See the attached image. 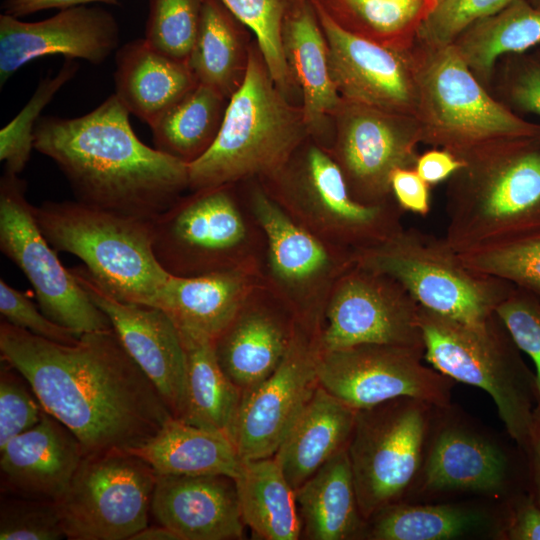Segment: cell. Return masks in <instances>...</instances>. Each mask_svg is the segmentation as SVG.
Returning <instances> with one entry per match:
<instances>
[{
	"instance_id": "cell-21",
	"label": "cell",
	"mask_w": 540,
	"mask_h": 540,
	"mask_svg": "<svg viewBox=\"0 0 540 540\" xmlns=\"http://www.w3.org/2000/svg\"><path fill=\"white\" fill-rule=\"evenodd\" d=\"M120 29L106 9L77 6L36 22L0 15V84L40 57L63 55L91 64L103 63L119 48Z\"/></svg>"
},
{
	"instance_id": "cell-3",
	"label": "cell",
	"mask_w": 540,
	"mask_h": 540,
	"mask_svg": "<svg viewBox=\"0 0 540 540\" xmlns=\"http://www.w3.org/2000/svg\"><path fill=\"white\" fill-rule=\"evenodd\" d=\"M308 134L302 109L277 87L258 46H250L245 78L228 101L215 141L188 164V189L270 177L289 162Z\"/></svg>"
},
{
	"instance_id": "cell-53",
	"label": "cell",
	"mask_w": 540,
	"mask_h": 540,
	"mask_svg": "<svg viewBox=\"0 0 540 540\" xmlns=\"http://www.w3.org/2000/svg\"><path fill=\"white\" fill-rule=\"evenodd\" d=\"M526 461L527 490L540 506V405L526 447L522 451Z\"/></svg>"
},
{
	"instance_id": "cell-6",
	"label": "cell",
	"mask_w": 540,
	"mask_h": 540,
	"mask_svg": "<svg viewBox=\"0 0 540 540\" xmlns=\"http://www.w3.org/2000/svg\"><path fill=\"white\" fill-rule=\"evenodd\" d=\"M34 217L57 252L80 258L120 301L154 306L170 274L152 248V220L98 209L78 201L33 205Z\"/></svg>"
},
{
	"instance_id": "cell-25",
	"label": "cell",
	"mask_w": 540,
	"mask_h": 540,
	"mask_svg": "<svg viewBox=\"0 0 540 540\" xmlns=\"http://www.w3.org/2000/svg\"><path fill=\"white\" fill-rule=\"evenodd\" d=\"M422 489L429 493L470 491L515 494L527 488V474L515 472L506 452L460 427H445L426 453Z\"/></svg>"
},
{
	"instance_id": "cell-30",
	"label": "cell",
	"mask_w": 540,
	"mask_h": 540,
	"mask_svg": "<svg viewBox=\"0 0 540 540\" xmlns=\"http://www.w3.org/2000/svg\"><path fill=\"white\" fill-rule=\"evenodd\" d=\"M308 540H350L364 536L361 515L347 449L334 455L315 474L295 489Z\"/></svg>"
},
{
	"instance_id": "cell-23",
	"label": "cell",
	"mask_w": 540,
	"mask_h": 540,
	"mask_svg": "<svg viewBox=\"0 0 540 540\" xmlns=\"http://www.w3.org/2000/svg\"><path fill=\"white\" fill-rule=\"evenodd\" d=\"M151 513L181 540L244 538L234 478L225 475H157Z\"/></svg>"
},
{
	"instance_id": "cell-2",
	"label": "cell",
	"mask_w": 540,
	"mask_h": 540,
	"mask_svg": "<svg viewBox=\"0 0 540 540\" xmlns=\"http://www.w3.org/2000/svg\"><path fill=\"white\" fill-rule=\"evenodd\" d=\"M115 94L75 118L41 116L33 147L50 158L76 201L153 220L188 189V164L145 145Z\"/></svg>"
},
{
	"instance_id": "cell-35",
	"label": "cell",
	"mask_w": 540,
	"mask_h": 540,
	"mask_svg": "<svg viewBox=\"0 0 540 540\" xmlns=\"http://www.w3.org/2000/svg\"><path fill=\"white\" fill-rule=\"evenodd\" d=\"M341 29L401 50H412L438 0H312Z\"/></svg>"
},
{
	"instance_id": "cell-9",
	"label": "cell",
	"mask_w": 540,
	"mask_h": 540,
	"mask_svg": "<svg viewBox=\"0 0 540 540\" xmlns=\"http://www.w3.org/2000/svg\"><path fill=\"white\" fill-rule=\"evenodd\" d=\"M233 186L192 191L152 220L153 252L168 274L264 267V235L248 209L244 213Z\"/></svg>"
},
{
	"instance_id": "cell-12",
	"label": "cell",
	"mask_w": 540,
	"mask_h": 540,
	"mask_svg": "<svg viewBox=\"0 0 540 540\" xmlns=\"http://www.w3.org/2000/svg\"><path fill=\"white\" fill-rule=\"evenodd\" d=\"M432 405L399 397L357 411L347 447L358 505L367 522L397 503L423 465Z\"/></svg>"
},
{
	"instance_id": "cell-31",
	"label": "cell",
	"mask_w": 540,
	"mask_h": 540,
	"mask_svg": "<svg viewBox=\"0 0 540 540\" xmlns=\"http://www.w3.org/2000/svg\"><path fill=\"white\" fill-rule=\"evenodd\" d=\"M128 451L145 461L157 475L236 478L242 464L229 437L174 417L147 442Z\"/></svg>"
},
{
	"instance_id": "cell-13",
	"label": "cell",
	"mask_w": 540,
	"mask_h": 540,
	"mask_svg": "<svg viewBox=\"0 0 540 540\" xmlns=\"http://www.w3.org/2000/svg\"><path fill=\"white\" fill-rule=\"evenodd\" d=\"M157 474L124 450L84 456L59 500L66 538L130 540L148 526Z\"/></svg>"
},
{
	"instance_id": "cell-32",
	"label": "cell",
	"mask_w": 540,
	"mask_h": 540,
	"mask_svg": "<svg viewBox=\"0 0 540 540\" xmlns=\"http://www.w3.org/2000/svg\"><path fill=\"white\" fill-rule=\"evenodd\" d=\"M242 520L262 540H297L302 536L295 490L274 458L242 460L234 478Z\"/></svg>"
},
{
	"instance_id": "cell-24",
	"label": "cell",
	"mask_w": 540,
	"mask_h": 540,
	"mask_svg": "<svg viewBox=\"0 0 540 540\" xmlns=\"http://www.w3.org/2000/svg\"><path fill=\"white\" fill-rule=\"evenodd\" d=\"M84 457L76 436L45 410L40 421L0 448L5 494L58 502Z\"/></svg>"
},
{
	"instance_id": "cell-41",
	"label": "cell",
	"mask_w": 540,
	"mask_h": 540,
	"mask_svg": "<svg viewBox=\"0 0 540 540\" xmlns=\"http://www.w3.org/2000/svg\"><path fill=\"white\" fill-rule=\"evenodd\" d=\"M79 64L66 59L54 76L43 78L22 110L0 131V160L4 172L19 175L25 168L33 147L34 130L41 112L56 93L77 73Z\"/></svg>"
},
{
	"instance_id": "cell-48",
	"label": "cell",
	"mask_w": 540,
	"mask_h": 540,
	"mask_svg": "<svg viewBox=\"0 0 540 540\" xmlns=\"http://www.w3.org/2000/svg\"><path fill=\"white\" fill-rule=\"evenodd\" d=\"M499 532L508 540H540V506L528 490L509 497Z\"/></svg>"
},
{
	"instance_id": "cell-40",
	"label": "cell",
	"mask_w": 540,
	"mask_h": 540,
	"mask_svg": "<svg viewBox=\"0 0 540 540\" xmlns=\"http://www.w3.org/2000/svg\"><path fill=\"white\" fill-rule=\"evenodd\" d=\"M221 2L253 32L273 81L288 97L297 86L287 64L282 43L287 0H221Z\"/></svg>"
},
{
	"instance_id": "cell-43",
	"label": "cell",
	"mask_w": 540,
	"mask_h": 540,
	"mask_svg": "<svg viewBox=\"0 0 540 540\" xmlns=\"http://www.w3.org/2000/svg\"><path fill=\"white\" fill-rule=\"evenodd\" d=\"M66 538L58 503L5 494L0 507L1 540Z\"/></svg>"
},
{
	"instance_id": "cell-18",
	"label": "cell",
	"mask_w": 540,
	"mask_h": 540,
	"mask_svg": "<svg viewBox=\"0 0 540 540\" xmlns=\"http://www.w3.org/2000/svg\"><path fill=\"white\" fill-rule=\"evenodd\" d=\"M320 335L296 321L279 366L242 393L232 437L242 460L273 456L315 393L319 386Z\"/></svg>"
},
{
	"instance_id": "cell-52",
	"label": "cell",
	"mask_w": 540,
	"mask_h": 540,
	"mask_svg": "<svg viewBox=\"0 0 540 540\" xmlns=\"http://www.w3.org/2000/svg\"><path fill=\"white\" fill-rule=\"evenodd\" d=\"M121 0H4L1 8L4 14L17 18L46 9H67L86 6L90 3L118 4Z\"/></svg>"
},
{
	"instance_id": "cell-27",
	"label": "cell",
	"mask_w": 540,
	"mask_h": 540,
	"mask_svg": "<svg viewBox=\"0 0 540 540\" xmlns=\"http://www.w3.org/2000/svg\"><path fill=\"white\" fill-rule=\"evenodd\" d=\"M284 55L302 94L309 133L323 129L343 99L330 74L328 48L312 0H287L282 26Z\"/></svg>"
},
{
	"instance_id": "cell-1",
	"label": "cell",
	"mask_w": 540,
	"mask_h": 540,
	"mask_svg": "<svg viewBox=\"0 0 540 540\" xmlns=\"http://www.w3.org/2000/svg\"><path fill=\"white\" fill-rule=\"evenodd\" d=\"M0 355L24 376L43 409L76 436L84 456L137 448L173 418L113 328L62 344L2 319Z\"/></svg>"
},
{
	"instance_id": "cell-37",
	"label": "cell",
	"mask_w": 540,
	"mask_h": 540,
	"mask_svg": "<svg viewBox=\"0 0 540 540\" xmlns=\"http://www.w3.org/2000/svg\"><path fill=\"white\" fill-rule=\"evenodd\" d=\"M229 99L198 83L149 127L155 148L189 164L215 141Z\"/></svg>"
},
{
	"instance_id": "cell-54",
	"label": "cell",
	"mask_w": 540,
	"mask_h": 540,
	"mask_svg": "<svg viewBox=\"0 0 540 540\" xmlns=\"http://www.w3.org/2000/svg\"><path fill=\"white\" fill-rule=\"evenodd\" d=\"M130 540H181L180 537L168 527L146 526L134 534Z\"/></svg>"
},
{
	"instance_id": "cell-14",
	"label": "cell",
	"mask_w": 540,
	"mask_h": 540,
	"mask_svg": "<svg viewBox=\"0 0 540 540\" xmlns=\"http://www.w3.org/2000/svg\"><path fill=\"white\" fill-rule=\"evenodd\" d=\"M26 182L3 172L0 179V249L24 273L41 311L81 334L112 329L108 316L66 269L42 233L26 198Z\"/></svg>"
},
{
	"instance_id": "cell-15",
	"label": "cell",
	"mask_w": 540,
	"mask_h": 540,
	"mask_svg": "<svg viewBox=\"0 0 540 540\" xmlns=\"http://www.w3.org/2000/svg\"><path fill=\"white\" fill-rule=\"evenodd\" d=\"M424 351L363 344L321 351L319 385L350 407L361 410L411 397L436 409L447 408L452 379L423 364Z\"/></svg>"
},
{
	"instance_id": "cell-33",
	"label": "cell",
	"mask_w": 540,
	"mask_h": 540,
	"mask_svg": "<svg viewBox=\"0 0 540 540\" xmlns=\"http://www.w3.org/2000/svg\"><path fill=\"white\" fill-rule=\"evenodd\" d=\"M244 25L221 0H204L199 29L187 64L198 83L227 99L241 86L248 65L249 48Z\"/></svg>"
},
{
	"instance_id": "cell-49",
	"label": "cell",
	"mask_w": 540,
	"mask_h": 540,
	"mask_svg": "<svg viewBox=\"0 0 540 540\" xmlns=\"http://www.w3.org/2000/svg\"><path fill=\"white\" fill-rule=\"evenodd\" d=\"M427 184L414 168H398L390 178L392 195L403 211L426 215L430 210Z\"/></svg>"
},
{
	"instance_id": "cell-29",
	"label": "cell",
	"mask_w": 540,
	"mask_h": 540,
	"mask_svg": "<svg viewBox=\"0 0 540 540\" xmlns=\"http://www.w3.org/2000/svg\"><path fill=\"white\" fill-rule=\"evenodd\" d=\"M114 83V94L129 113L150 126L198 81L187 62L158 52L142 38L117 49Z\"/></svg>"
},
{
	"instance_id": "cell-57",
	"label": "cell",
	"mask_w": 540,
	"mask_h": 540,
	"mask_svg": "<svg viewBox=\"0 0 540 540\" xmlns=\"http://www.w3.org/2000/svg\"><path fill=\"white\" fill-rule=\"evenodd\" d=\"M539 405H540V402H539Z\"/></svg>"
},
{
	"instance_id": "cell-10",
	"label": "cell",
	"mask_w": 540,
	"mask_h": 540,
	"mask_svg": "<svg viewBox=\"0 0 540 540\" xmlns=\"http://www.w3.org/2000/svg\"><path fill=\"white\" fill-rule=\"evenodd\" d=\"M358 265L390 276L423 308L483 325L512 291L511 284L476 272L445 241L402 228L355 255Z\"/></svg>"
},
{
	"instance_id": "cell-45",
	"label": "cell",
	"mask_w": 540,
	"mask_h": 540,
	"mask_svg": "<svg viewBox=\"0 0 540 540\" xmlns=\"http://www.w3.org/2000/svg\"><path fill=\"white\" fill-rule=\"evenodd\" d=\"M515 0H455L438 5L422 26L417 42L442 46L453 41L472 23L491 16Z\"/></svg>"
},
{
	"instance_id": "cell-20",
	"label": "cell",
	"mask_w": 540,
	"mask_h": 540,
	"mask_svg": "<svg viewBox=\"0 0 540 540\" xmlns=\"http://www.w3.org/2000/svg\"><path fill=\"white\" fill-rule=\"evenodd\" d=\"M91 300L108 316L121 343L158 389L174 418L186 407V352L179 330L160 308L123 302L86 269H70Z\"/></svg>"
},
{
	"instance_id": "cell-16",
	"label": "cell",
	"mask_w": 540,
	"mask_h": 540,
	"mask_svg": "<svg viewBox=\"0 0 540 540\" xmlns=\"http://www.w3.org/2000/svg\"><path fill=\"white\" fill-rule=\"evenodd\" d=\"M419 307L396 280L355 262L330 293L320 335L321 349L379 344L424 351Z\"/></svg>"
},
{
	"instance_id": "cell-42",
	"label": "cell",
	"mask_w": 540,
	"mask_h": 540,
	"mask_svg": "<svg viewBox=\"0 0 540 540\" xmlns=\"http://www.w3.org/2000/svg\"><path fill=\"white\" fill-rule=\"evenodd\" d=\"M204 0H149L144 39L158 52L187 62Z\"/></svg>"
},
{
	"instance_id": "cell-7",
	"label": "cell",
	"mask_w": 540,
	"mask_h": 540,
	"mask_svg": "<svg viewBox=\"0 0 540 540\" xmlns=\"http://www.w3.org/2000/svg\"><path fill=\"white\" fill-rule=\"evenodd\" d=\"M526 144L467 160L451 177L443 240L455 252L526 235L540 224V152Z\"/></svg>"
},
{
	"instance_id": "cell-44",
	"label": "cell",
	"mask_w": 540,
	"mask_h": 540,
	"mask_svg": "<svg viewBox=\"0 0 540 540\" xmlns=\"http://www.w3.org/2000/svg\"><path fill=\"white\" fill-rule=\"evenodd\" d=\"M44 409L24 376L5 360L0 367V448L35 426Z\"/></svg>"
},
{
	"instance_id": "cell-39",
	"label": "cell",
	"mask_w": 540,
	"mask_h": 540,
	"mask_svg": "<svg viewBox=\"0 0 540 540\" xmlns=\"http://www.w3.org/2000/svg\"><path fill=\"white\" fill-rule=\"evenodd\" d=\"M468 268L540 294V233L456 252Z\"/></svg>"
},
{
	"instance_id": "cell-55",
	"label": "cell",
	"mask_w": 540,
	"mask_h": 540,
	"mask_svg": "<svg viewBox=\"0 0 540 540\" xmlns=\"http://www.w3.org/2000/svg\"><path fill=\"white\" fill-rule=\"evenodd\" d=\"M533 6L540 9V0H529Z\"/></svg>"
},
{
	"instance_id": "cell-19",
	"label": "cell",
	"mask_w": 540,
	"mask_h": 540,
	"mask_svg": "<svg viewBox=\"0 0 540 540\" xmlns=\"http://www.w3.org/2000/svg\"><path fill=\"white\" fill-rule=\"evenodd\" d=\"M315 9L327 42L330 74L342 99L416 117L414 48L401 51L358 37L341 29L321 9Z\"/></svg>"
},
{
	"instance_id": "cell-22",
	"label": "cell",
	"mask_w": 540,
	"mask_h": 540,
	"mask_svg": "<svg viewBox=\"0 0 540 540\" xmlns=\"http://www.w3.org/2000/svg\"><path fill=\"white\" fill-rule=\"evenodd\" d=\"M296 320L267 288H257L214 341L218 362L243 392L270 376L281 363Z\"/></svg>"
},
{
	"instance_id": "cell-51",
	"label": "cell",
	"mask_w": 540,
	"mask_h": 540,
	"mask_svg": "<svg viewBox=\"0 0 540 540\" xmlns=\"http://www.w3.org/2000/svg\"><path fill=\"white\" fill-rule=\"evenodd\" d=\"M510 94L520 108L540 115V65L524 70L514 80Z\"/></svg>"
},
{
	"instance_id": "cell-5",
	"label": "cell",
	"mask_w": 540,
	"mask_h": 540,
	"mask_svg": "<svg viewBox=\"0 0 540 540\" xmlns=\"http://www.w3.org/2000/svg\"><path fill=\"white\" fill-rule=\"evenodd\" d=\"M419 325L424 359L452 380L487 392L508 434L523 451L539 404L536 379L498 315L476 326L420 306Z\"/></svg>"
},
{
	"instance_id": "cell-26",
	"label": "cell",
	"mask_w": 540,
	"mask_h": 540,
	"mask_svg": "<svg viewBox=\"0 0 540 540\" xmlns=\"http://www.w3.org/2000/svg\"><path fill=\"white\" fill-rule=\"evenodd\" d=\"M264 284L262 266L236 267L194 277L169 275L154 307L162 309L180 333L215 341L250 295Z\"/></svg>"
},
{
	"instance_id": "cell-46",
	"label": "cell",
	"mask_w": 540,
	"mask_h": 540,
	"mask_svg": "<svg viewBox=\"0 0 540 540\" xmlns=\"http://www.w3.org/2000/svg\"><path fill=\"white\" fill-rule=\"evenodd\" d=\"M496 314L518 348L534 362L540 402V303L512 290L499 303Z\"/></svg>"
},
{
	"instance_id": "cell-8",
	"label": "cell",
	"mask_w": 540,
	"mask_h": 540,
	"mask_svg": "<svg viewBox=\"0 0 540 540\" xmlns=\"http://www.w3.org/2000/svg\"><path fill=\"white\" fill-rule=\"evenodd\" d=\"M261 184L297 223L354 255L403 228V210L396 201L364 204L354 199L339 165L318 145L300 147Z\"/></svg>"
},
{
	"instance_id": "cell-38",
	"label": "cell",
	"mask_w": 540,
	"mask_h": 540,
	"mask_svg": "<svg viewBox=\"0 0 540 540\" xmlns=\"http://www.w3.org/2000/svg\"><path fill=\"white\" fill-rule=\"evenodd\" d=\"M487 514L463 505L391 504L367 522L364 537L372 540H450L487 527Z\"/></svg>"
},
{
	"instance_id": "cell-50",
	"label": "cell",
	"mask_w": 540,
	"mask_h": 540,
	"mask_svg": "<svg viewBox=\"0 0 540 540\" xmlns=\"http://www.w3.org/2000/svg\"><path fill=\"white\" fill-rule=\"evenodd\" d=\"M465 162L444 149H434L418 156L414 169L427 184L451 178Z\"/></svg>"
},
{
	"instance_id": "cell-17",
	"label": "cell",
	"mask_w": 540,
	"mask_h": 540,
	"mask_svg": "<svg viewBox=\"0 0 540 540\" xmlns=\"http://www.w3.org/2000/svg\"><path fill=\"white\" fill-rule=\"evenodd\" d=\"M336 137L330 152L357 201H395L390 178L398 168H414L422 142L415 117L343 100L334 115Z\"/></svg>"
},
{
	"instance_id": "cell-34",
	"label": "cell",
	"mask_w": 540,
	"mask_h": 540,
	"mask_svg": "<svg viewBox=\"0 0 540 540\" xmlns=\"http://www.w3.org/2000/svg\"><path fill=\"white\" fill-rule=\"evenodd\" d=\"M180 336L187 366L186 407L181 420L232 440L242 391L221 368L214 341L184 333Z\"/></svg>"
},
{
	"instance_id": "cell-47",
	"label": "cell",
	"mask_w": 540,
	"mask_h": 540,
	"mask_svg": "<svg viewBox=\"0 0 540 540\" xmlns=\"http://www.w3.org/2000/svg\"><path fill=\"white\" fill-rule=\"evenodd\" d=\"M0 313L8 323L53 342L74 344L82 335L49 319L24 293L4 279L0 280Z\"/></svg>"
},
{
	"instance_id": "cell-56",
	"label": "cell",
	"mask_w": 540,
	"mask_h": 540,
	"mask_svg": "<svg viewBox=\"0 0 540 540\" xmlns=\"http://www.w3.org/2000/svg\"><path fill=\"white\" fill-rule=\"evenodd\" d=\"M452 1H455V0H438L437 6H438V5L447 4V3H450V2H452ZM437 6H436V7H437Z\"/></svg>"
},
{
	"instance_id": "cell-36",
	"label": "cell",
	"mask_w": 540,
	"mask_h": 540,
	"mask_svg": "<svg viewBox=\"0 0 540 540\" xmlns=\"http://www.w3.org/2000/svg\"><path fill=\"white\" fill-rule=\"evenodd\" d=\"M540 43V9L515 0L497 13L469 25L452 43L479 80L487 81L497 59Z\"/></svg>"
},
{
	"instance_id": "cell-11",
	"label": "cell",
	"mask_w": 540,
	"mask_h": 540,
	"mask_svg": "<svg viewBox=\"0 0 540 540\" xmlns=\"http://www.w3.org/2000/svg\"><path fill=\"white\" fill-rule=\"evenodd\" d=\"M247 209L265 238L267 288L298 323L321 333L333 286L355 264V255L297 223L261 183L251 187Z\"/></svg>"
},
{
	"instance_id": "cell-28",
	"label": "cell",
	"mask_w": 540,
	"mask_h": 540,
	"mask_svg": "<svg viewBox=\"0 0 540 540\" xmlns=\"http://www.w3.org/2000/svg\"><path fill=\"white\" fill-rule=\"evenodd\" d=\"M357 411L318 386L273 455L294 490L347 449Z\"/></svg>"
},
{
	"instance_id": "cell-4",
	"label": "cell",
	"mask_w": 540,
	"mask_h": 540,
	"mask_svg": "<svg viewBox=\"0 0 540 540\" xmlns=\"http://www.w3.org/2000/svg\"><path fill=\"white\" fill-rule=\"evenodd\" d=\"M418 80L416 119L422 142L467 161L540 136L527 122L495 101L452 44L414 47Z\"/></svg>"
}]
</instances>
